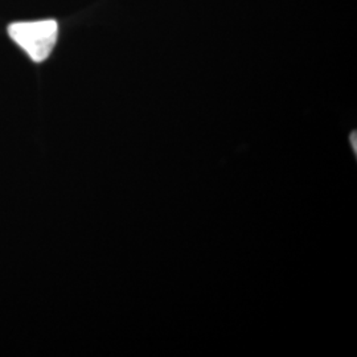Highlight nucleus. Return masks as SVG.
I'll list each match as a JSON object with an SVG mask.
<instances>
[{
    "mask_svg": "<svg viewBox=\"0 0 357 357\" xmlns=\"http://www.w3.org/2000/svg\"><path fill=\"white\" fill-rule=\"evenodd\" d=\"M8 35L35 61L50 57L59 35V24L53 19L38 22H17L8 26Z\"/></svg>",
    "mask_w": 357,
    "mask_h": 357,
    "instance_id": "f257e3e1",
    "label": "nucleus"
},
{
    "mask_svg": "<svg viewBox=\"0 0 357 357\" xmlns=\"http://www.w3.org/2000/svg\"><path fill=\"white\" fill-rule=\"evenodd\" d=\"M351 144H354V150H355V153H356V132H354V134L351 135Z\"/></svg>",
    "mask_w": 357,
    "mask_h": 357,
    "instance_id": "f03ea898",
    "label": "nucleus"
}]
</instances>
